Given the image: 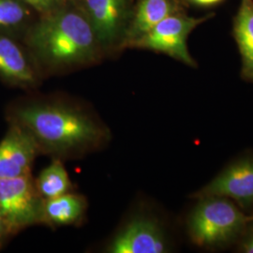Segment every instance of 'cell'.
<instances>
[{
	"mask_svg": "<svg viewBox=\"0 0 253 253\" xmlns=\"http://www.w3.org/2000/svg\"><path fill=\"white\" fill-rule=\"evenodd\" d=\"M35 185L43 200L53 199L73 191V182L60 159L52 160L35 178Z\"/></svg>",
	"mask_w": 253,
	"mask_h": 253,
	"instance_id": "9a60e30c",
	"label": "cell"
},
{
	"mask_svg": "<svg viewBox=\"0 0 253 253\" xmlns=\"http://www.w3.org/2000/svg\"><path fill=\"white\" fill-rule=\"evenodd\" d=\"M235 35L242 56L244 74L253 77V0H241L235 19Z\"/></svg>",
	"mask_w": 253,
	"mask_h": 253,
	"instance_id": "4fadbf2b",
	"label": "cell"
},
{
	"mask_svg": "<svg viewBox=\"0 0 253 253\" xmlns=\"http://www.w3.org/2000/svg\"><path fill=\"white\" fill-rule=\"evenodd\" d=\"M87 200L73 191L53 199L44 200L42 225L56 227L78 226L87 212Z\"/></svg>",
	"mask_w": 253,
	"mask_h": 253,
	"instance_id": "7c38bea8",
	"label": "cell"
},
{
	"mask_svg": "<svg viewBox=\"0 0 253 253\" xmlns=\"http://www.w3.org/2000/svg\"><path fill=\"white\" fill-rule=\"evenodd\" d=\"M243 251L247 253H253V232L243 244Z\"/></svg>",
	"mask_w": 253,
	"mask_h": 253,
	"instance_id": "ac0fdd59",
	"label": "cell"
},
{
	"mask_svg": "<svg viewBox=\"0 0 253 253\" xmlns=\"http://www.w3.org/2000/svg\"><path fill=\"white\" fill-rule=\"evenodd\" d=\"M22 40L43 78L89 68L106 57L76 1L38 15Z\"/></svg>",
	"mask_w": 253,
	"mask_h": 253,
	"instance_id": "7a4b0ae2",
	"label": "cell"
},
{
	"mask_svg": "<svg viewBox=\"0 0 253 253\" xmlns=\"http://www.w3.org/2000/svg\"><path fill=\"white\" fill-rule=\"evenodd\" d=\"M37 16L23 0H0V32L22 39Z\"/></svg>",
	"mask_w": 253,
	"mask_h": 253,
	"instance_id": "5bb4252c",
	"label": "cell"
},
{
	"mask_svg": "<svg viewBox=\"0 0 253 253\" xmlns=\"http://www.w3.org/2000/svg\"><path fill=\"white\" fill-rule=\"evenodd\" d=\"M8 123L27 130L40 155L75 160L109 145L108 126L93 109L60 94L30 95L12 101L6 110Z\"/></svg>",
	"mask_w": 253,
	"mask_h": 253,
	"instance_id": "6da1fadb",
	"label": "cell"
},
{
	"mask_svg": "<svg viewBox=\"0 0 253 253\" xmlns=\"http://www.w3.org/2000/svg\"><path fill=\"white\" fill-rule=\"evenodd\" d=\"M38 15L51 13L75 0H23Z\"/></svg>",
	"mask_w": 253,
	"mask_h": 253,
	"instance_id": "2e32d148",
	"label": "cell"
},
{
	"mask_svg": "<svg viewBox=\"0 0 253 253\" xmlns=\"http://www.w3.org/2000/svg\"><path fill=\"white\" fill-rule=\"evenodd\" d=\"M208 196L229 197L243 205L253 203V161L235 163L204 190Z\"/></svg>",
	"mask_w": 253,
	"mask_h": 253,
	"instance_id": "30bf717a",
	"label": "cell"
},
{
	"mask_svg": "<svg viewBox=\"0 0 253 253\" xmlns=\"http://www.w3.org/2000/svg\"><path fill=\"white\" fill-rule=\"evenodd\" d=\"M105 252L109 253H163L167 242L162 228L151 218H132L112 237Z\"/></svg>",
	"mask_w": 253,
	"mask_h": 253,
	"instance_id": "ba28073f",
	"label": "cell"
},
{
	"mask_svg": "<svg viewBox=\"0 0 253 253\" xmlns=\"http://www.w3.org/2000/svg\"><path fill=\"white\" fill-rule=\"evenodd\" d=\"M206 19L193 18L180 12L173 13L138 39L129 48L160 52L183 63L193 66L194 61L188 50L187 39L190 32Z\"/></svg>",
	"mask_w": 253,
	"mask_h": 253,
	"instance_id": "8992f818",
	"label": "cell"
},
{
	"mask_svg": "<svg viewBox=\"0 0 253 253\" xmlns=\"http://www.w3.org/2000/svg\"><path fill=\"white\" fill-rule=\"evenodd\" d=\"M0 80L13 88L32 92L43 76L21 38L0 32Z\"/></svg>",
	"mask_w": 253,
	"mask_h": 253,
	"instance_id": "52a82bcc",
	"label": "cell"
},
{
	"mask_svg": "<svg viewBox=\"0 0 253 253\" xmlns=\"http://www.w3.org/2000/svg\"><path fill=\"white\" fill-rule=\"evenodd\" d=\"M14 233L3 215L0 213V250H2L9 239L14 236Z\"/></svg>",
	"mask_w": 253,
	"mask_h": 253,
	"instance_id": "e0dca14e",
	"label": "cell"
},
{
	"mask_svg": "<svg viewBox=\"0 0 253 253\" xmlns=\"http://www.w3.org/2000/svg\"><path fill=\"white\" fill-rule=\"evenodd\" d=\"M179 12L176 0H138L132 7L122 50L149 32L160 22Z\"/></svg>",
	"mask_w": 253,
	"mask_h": 253,
	"instance_id": "8fae6325",
	"label": "cell"
},
{
	"mask_svg": "<svg viewBox=\"0 0 253 253\" xmlns=\"http://www.w3.org/2000/svg\"><path fill=\"white\" fill-rule=\"evenodd\" d=\"M0 141V178H12L31 173L40 151L27 130L14 123Z\"/></svg>",
	"mask_w": 253,
	"mask_h": 253,
	"instance_id": "9c48e42d",
	"label": "cell"
},
{
	"mask_svg": "<svg viewBox=\"0 0 253 253\" xmlns=\"http://www.w3.org/2000/svg\"><path fill=\"white\" fill-rule=\"evenodd\" d=\"M191 1L198 5H202V6H211V5L217 4L221 0H191Z\"/></svg>",
	"mask_w": 253,
	"mask_h": 253,
	"instance_id": "d6986e66",
	"label": "cell"
},
{
	"mask_svg": "<svg viewBox=\"0 0 253 253\" xmlns=\"http://www.w3.org/2000/svg\"><path fill=\"white\" fill-rule=\"evenodd\" d=\"M43 204L32 172L18 177L0 178V213L14 235L28 227L42 224Z\"/></svg>",
	"mask_w": 253,
	"mask_h": 253,
	"instance_id": "277c9868",
	"label": "cell"
},
{
	"mask_svg": "<svg viewBox=\"0 0 253 253\" xmlns=\"http://www.w3.org/2000/svg\"><path fill=\"white\" fill-rule=\"evenodd\" d=\"M88 19L106 56L122 51L131 15L130 0H75Z\"/></svg>",
	"mask_w": 253,
	"mask_h": 253,
	"instance_id": "5b68a950",
	"label": "cell"
},
{
	"mask_svg": "<svg viewBox=\"0 0 253 253\" xmlns=\"http://www.w3.org/2000/svg\"><path fill=\"white\" fill-rule=\"evenodd\" d=\"M203 201L190 218L192 240L200 246L225 242L242 228L247 217L227 199L217 196Z\"/></svg>",
	"mask_w": 253,
	"mask_h": 253,
	"instance_id": "3957f363",
	"label": "cell"
}]
</instances>
